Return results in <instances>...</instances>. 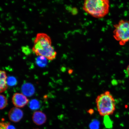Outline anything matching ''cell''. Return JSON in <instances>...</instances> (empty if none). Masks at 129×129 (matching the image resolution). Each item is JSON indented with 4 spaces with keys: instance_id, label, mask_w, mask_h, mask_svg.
I'll return each instance as SVG.
<instances>
[{
    "instance_id": "cell-16",
    "label": "cell",
    "mask_w": 129,
    "mask_h": 129,
    "mask_svg": "<svg viewBox=\"0 0 129 129\" xmlns=\"http://www.w3.org/2000/svg\"><path fill=\"white\" fill-rule=\"evenodd\" d=\"M126 71L127 73L128 74V75L129 76V64L128 66H127L126 69Z\"/></svg>"
},
{
    "instance_id": "cell-13",
    "label": "cell",
    "mask_w": 129,
    "mask_h": 129,
    "mask_svg": "<svg viewBox=\"0 0 129 129\" xmlns=\"http://www.w3.org/2000/svg\"><path fill=\"white\" fill-rule=\"evenodd\" d=\"M7 85L11 86H14L17 84V80L15 77L9 76L7 80Z\"/></svg>"
},
{
    "instance_id": "cell-9",
    "label": "cell",
    "mask_w": 129,
    "mask_h": 129,
    "mask_svg": "<svg viewBox=\"0 0 129 129\" xmlns=\"http://www.w3.org/2000/svg\"><path fill=\"white\" fill-rule=\"evenodd\" d=\"M7 78L6 72L4 71H1L0 72V92L1 93L4 92L7 89Z\"/></svg>"
},
{
    "instance_id": "cell-11",
    "label": "cell",
    "mask_w": 129,
    "mask_h": 129,
    "mask_svg": "<svg viewBox=\"0 0 129 129\" xmlns=\"http://www.w3.org/2000/svg\"><path fill=\"white\" fill-rule=\"evenodd\" d=\"M40 105L39 102L36 99H33L29 103V107L32 110H36L39 108Z\"/></svg>"
},
{
    "instance_id": "cell-14",
    "label": "cell",
    "mask_w": 129,
    "mask_h": 129,
    "mask_svg": "<svg viewBox=\"0 0 129 129\" xmlns=\"http://www.w3.org/2000/svg\"><path fill=\"white\" fill-rule=\"evenodd\" d=\"M0 125V129H16L15 127L11 125L9 122H2Z\"/></svg>"
},
{
    "instance_id": "cell-8",
    "label": "cell",
    "mask_w": 129,
    "mask_h": 129,
    "mask_svg": "<svg viewBox=\"0 0 129 129\" xmlns=\"http://www.w3.org/2000/svg\"><path fill=\"white\" fill-rule=\"evenodd\" d=\"M21 91L22 94L27 96H30L34 94L35 89L32 84L29 83H24L22 85Z\"/></svg>"
},
{
    "instance_id": "cell-10",
    "label": "cell",
    "mask_w": 129,
    "mask_h": 129,
    "mask_svg": "<svg viewBox=\"0 0 129 129\" xmlns=\"http://www.w3.org/2000/svg\"><path fill=\"white\" fill-rule=\"evenodd\" d=\"M48 59L45 56H38L35 59V62L38 67H46L47 65Z\"/></svg>"
},
{
    "instance_id": "cell-6",
    "label": "cell",
    "mask_w": 129,
    "mask_h": 129,
    "mask_svg": "<svg viewBox=\"0 0 129 129\" xmlns=\"http://www.w3.org/2000/svg\"><path fill=\"white\" fill-rule=\"evenodd\" d=\"M9 120L11 121L17 122L20 121L23 116V111L19 108L14 107L10 110L8 114Z\"/></svg>"
},
{
    "instance_id": "cell-12",
    "label": "cell",
    "mask_w": 129,
    "mask_h": 129,
    "mask_svg": "<svg viewBox=\"0 0 129 129\" xmlns=\"http://www.w3.org/2000/svg\"><path fill=\"white\" fill-rule=\"evenodd\" d=\"M0 109L2 110L7 106L8 101L6 97L3 94L0 95Z\"/></svg>"
},
{
    "instance_id": "cell-15",
    "label": "cell",
    "mask_w": 129,
    "mask_h": 129,
    "mask_svg": "<svg viewBox=\"0 0 129 129\" xmlns=\"http://www.w3.org/2000/svg\"><path fill=\"white\" fill-rule=\"evenodd\" d=\"M104 123L106 128H110L112 126V122L109 116L104 117Z\"/></svg>"
},
{
    "instance_id": "cell-1",
    "label": "cell",
    "mask_w": 129,
    "mask_h": 129,
    "mask_svg": "<svg viewBox=\"0 0 129 129\" xmlns=\"http://www.w3.org/2000/svg\"><path fill=\"white\" fill-rule=\"evenodd\" d=\"M32 51L37 55L42 56L48 60L55 59L57 53L51 45V39L46 34L38 33L34 40Z\"/></svg>"
},
{
    "instance_id": "cell-7",
    "label": "cell",
    "mask_w": 129,
    "mask_h": 129,
    "mask_svg": "<svg viewBox=\"0 0 129 129\" xmlns=\"http://www.w3.org/2000/svg\"><path fill=\"white\" fill-rule=\"evenodd\" d=\"M32 118L34 123L38 125L43 124L47 120L46 114L40 111H37L34 113Z\"/></svg>"
},
{
    "instance_id": "cell-3",
    "label": "cell",
    "mask_w": 129,
    "mask_h": 129,
    "mask_svg": "<svg viewBox=\"0 0 129 129\" xmlns=\"http://www.w3.org/2000/svg\"><path fill=\"white\" fill-rule=\"evenodd\" d=\"M96 103L98 112L102 116L112 115L115 110V100L109 91L98 95L96 98Z\"/></svg>"
},
{
    "instance_id": "cell-4",
    "label": "cell",
    "mask_w": 129,
    "mask_h": 129,
    "mask_svg": "<svg viewBox=\"0 0 129 129\" xmlns=\"http://www.w3.org/2000/svg\"><path fill=\"white\" fill-rule=\"evenodd\" d=\"M113 36L120 46H124L129 42V21L120 20L114 26Z\"/></svg>"
},
{
    "instance_id": "cell-5",
    "label": "cell",
    "mask_w": 129,
    "mask_h": 129,
    "mask_svg": "<svg viewBox=\"0 0 129 129\" xmlns=\"http://www.w3.org/2000/svg\"><path fill=\"white\" fill-rule=\"evenodd\" d=\"M12 102L16 107L23 108L28 104L29 100L26 96L22 93H16L12 96Z\"/></svg>"
},
{
    "instance_id": "cell-2",
    "label": "cell",
    "mask_w": 129,
    "mask_h": 129,
    "mask_svg": "<svg viewBox=\"0 0 129 129\" xmlns=\"http://www.w3.org/2000/svg\"><path fill=\"white\" fill-rule=\"evenodd\" d=\"M110 3L109 0H86L83 9L84 12L96 18H101L109 14Z\"/></svg>"
}]
</instances>
